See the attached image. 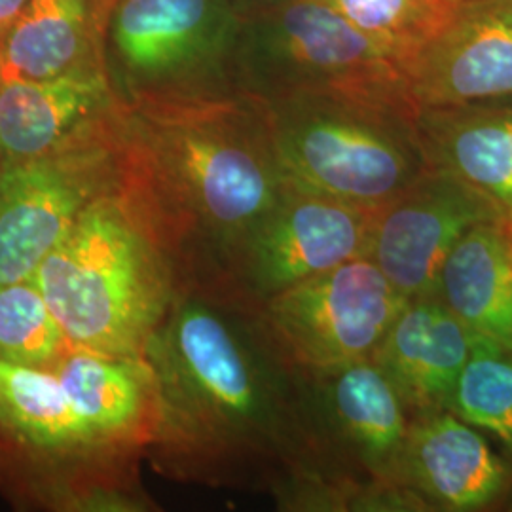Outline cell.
Segmentation results:
<instances>
[{
    "label": "cell",
    "mask_w": 512,
    "mask_h": 512,
    "mask_svg": "<svg viewBox=\"0 0 512 512\" xmlns=\"http://www.w3.org/2000/svg\"><path fill=\"white\" fill-rule=\"evenodd\" d=\"M118 148L133 213H184L239 245L287 186L266 101L236 86L120 99Z\"/></svg>",
    "instance_id": "2"
},
{
    "label": "cell",
    "mask_w": 512,
    "mask_h": 512,
    "mask_svg": "<svg viewBox=\"0 0 512 512\" xmlns=\"http://www.w3.org/2000/svg\"><path fill=\"white\" fill-rule=\"evenodd\" d=\"M437 294L475 336L512 349V258L505 220L471 228L446 256Z\"/></svg>",
    "instance_id": "18"
},
{
    "label": "cell",
    "mask_w": 512,
    "mask_h": 512,
    "mask_svg": "<svg viewBox=\"0 0 512 512\" xmlns=\"http://www.w3.org/2000/svg\"><path fill=\"white\" fill-rule=\"evenodd\" d=\"M71 348L141 359L169 296L160 253L118 186L97 198L31 277Z\"/></svg>",
    "instance_id": "4"
},
{
    "label": "cell",
    "mask_w": 512,
    "mask_h": 512,
    "mask_svg": "<svg viewBox=\"0 0 512 512\" xmlns=\"http://www.w3.org/2000/svg\"><path fill=\"white\" fill-rule=\"evenodd\" d=\"M450 412L492 433L512 458V349L473 334Z\"/></svg>",
    "instance_id": "21"
},
{
    "label": "cell",
    "mask_w": 512,
    "mask_h": 512,
    "mask_svg": "<svg viewBox=\"0 0 512 512\" xmlns=\"http://www.w3.org/2000/svg\"><path fill=\"white\" fill-rule=\"evenodd\" d=\"M416 126L429 167L467 184L512 220V97L423 107Z\"/></svg>",
    "instance_id": "16"
},
{
    "label": "cell",
    "mask_w": 512,
    "mask_h": 512,
    "mask_svg": "<svg viewBox=\"0 0 512 512\" xmlns=\"http://www.w3.org/2000/svg\"><path fill=\"white\" fill-rule=\"evenodd\" d=\"M342 18L406 63L439 35L461 0H325Z\"/></svg>",
    "instance_id": "22"
},
{
    "label": "cell",
    "mask_w": 512,
    "mask_h": 512,
    "mask_svg": "<svg viewBox=\"0 0 512 512\" xmlns=\"http://www.w3.org/2000/svg\"><path fill=\"white\" fill-rule=\"evenodd\" d=\"M105 35L95 0H29L0 38V82L105 67Z\"/></svg>",
    "instance_id": "17"
},
{
    "label": "cell",
    "mask_w": 512,
    "mask_h": 512,
    "mask_svg": "<svg viewBox=\"0 0 512 512\" xmlns=\"http://www.w3.org/2000/svg\"><path fill=\"white\" fill-rule=\"evenodd\" d=\"M118 103L52 154L0 165V287L31 279L86 207L118 186Z\"/></svg>",
    "instance_id": "7"
},
{
    "label": "cell",
    "mask_w": 512,
    "mask_h": 512,
    "mask_svg": "<svg viewBox=\"0 0 512 512\" xmlns=\"http://www.w3.org/2000/svg\"><path fill=\"white\" fill-rule=\"evenodd\" d=\"M120 0H95V4H97V8H99V14H101V18L107 21V25H109L110 14H112V10H114V6L118 4Z\"/></svg>",
    "instance_id": "26"
},
{
    "label": "cell",
    "mask_w": 512,
    "mask_h": 512,
    "mask_svg": "<svg viewBox=\"0 0 512 512\" xmlns=\"http://www.w3.org/2000/svg\"><path fill=\"white\" fill-rule=\"evenodd\" d=\"M27 4L29 0H0V38L16 21Z\"/></svg>",
    "instance_id": "25"
},
{
    "label": "cell",
    "mask_w": 512,
    "mask_h": 512,
    "mask_svg": "<svg viewBox=\"0 0 512 512\" xmlns=\"http://www.w3.org/2000/svg\"><path fill=\"white\" fill-rule=\"evenodd\" d=\"M473 332L439 294L412 298L385 330L372 361L395 387L408 416L450 410Z\"/></svg>",
    "instance_id": "14"
},
{
    "label": "cell",
    "mask_w": 512,
    "mask_h": 512,
    "mask_svg": "<svg viewBox=\"0 0 512 512\" xmlns=\"http://www.w3.org/2000/svg\"><path fill=\"white\" fill-rule=\"evenodd\" d=\"M509 465L476 427L450 410L412 416L403 452V484L431 511H484L511 490Z\"/></svg>",
    "instance_id": "13"
},
{
    "label": "cell",
    "mask_w": 512,
    "mask_h": 512,
    "mask_svg": "<svg viewBox=\"0 0 512 512\" xmlns=\"http://www.w3.org/2000/svg\"><path fill=\"white\" fill-rule=\"evenodd\" d=\"M69 348L31 279L0 287V361L54 368Z\"/></svg>",
    "instance_id": "23"
},
{
    "label": "cell",
    "mask_w": 512,
    "mask_h": 512,
    "mask_svg": "<svg viewBox=\"0 0 512 512\" xmlns=\"http://www.w3.org/2000/svg\"><path fill=\"white\" fill-rule=\"evenodd\" d=\"M264 101L277 162L296 188L374 211L429 169L403 88Z\"/></svg>",
    "instance_id": "3"
},
{
    "label": "cell",
    "mask_w": 512,
    "mask_h": 512,
    "mask_svg": "<svg viewBox=\"0 0 512 512\" xmlns=\"http://www.w3.org/2000/svg\"><path fill=\"white\" fill-rule=\"evenodd\" d=\"M408 300L368 258H353L264 300L260 327L304 376L370 359Z\"/></svg>",
    "instance_id": "8"
},
{
    "label": "cell",
    "mask_w": 512,
    "mask_h": 512,
    "mask_svg": "<svg viewBox=\"0 0 512 512\" xmlns=\"http://www.w3.org/2000/svg\"><path fill=\"white\" fill-rule=\"evenodd\" d=\"M54 370L76 414L97 440L133 435L156 408L152 372L143 357L69 348Z\"/></svg>",
    "instance_id": "19"
},
{
    "label": "cell",
    "mask_w": 512,
    "mask_h": 512,
    "mask_svg": "<svg viewBox=\"0 0 512 512\" xmlns=\"http://www.w3.org/2000/svg\"><path fill=\"white\" fill-rule=\"evenodd\" d=\"M239 23L230 0H120L105 35L118 99L232 84Z\"/></svg>",
    "instance_id": "6"
},
{
    "label": "cell",
    "mask_w": 512,
    "mask_h": 512,
    "mask_svg": "<svg viewBox=\"0 0 512 512\" xmlns=\"http://www.w3.org/2000/svg\"><path fill=\"white\" fill-rule=\"evenodd\" d=\"M232 84L260 99L403 88L404 65L325 0H291L241 19Z\"/></svg>",
    "instance_id": "5"
},
{
    "label": "cell",
    "mask_w": 512,
    "mask_h": 512,
    "mask_svg": "<svg viewBox=\"0 0 512 512\" xmlns=\"http://www.w3.org/2000/svg\"><path fill=\"white\" fill-rule=\"evenodd\" d=\"M374 211L287 183L241 241L245 272L266 300L368 253Z\"/></svg>",
    "instance_id": "10"
},
{
    "label": "cell",
    "mask_w": 512,
    "mask_h": 512,
    "mask_svg": "<svg viewBox=\"0 0 512 512\" xmlns=\"http://www.w3.org/2000/svg\"><path fill=\"white\" fill-rule=\"evenodd\" d=\"M165 440L205 459H275L285 475L330 478L304 376L264 334L253 340L198 298L169 306L143 355Z\"/></svg>",
    "instance_id": "1"
},
{
    "label": "cell",
    "mask_w": 512,
    "mask_h": 512,
    "mask_svg": "<svg viewBox=\"0 0 512 512\" xmlns=\"http://www.w3.org/2000/svg\"><path fill=\"white\" fill-rule=\"evenodd\" d=\"M416 109L512 97V0H461L404 67Z\"/></svg>",
    "instance_id": "12"
},
{
    "label": "cell",
    "mask_w": 512,
    "mask_h": 512,
    "mask_svg": "<svg viewBox=\"0 0 512 512\" xmlns=\"http://www.w3.org/2000/svg\"><path fill=\"white\" fill-rule=\"evenodd\" d=\"M505 236H507V245L512 258V220H505Z\"/></svg>",
    "instance_id": "27"
},
{
    "label": "cell",
    "mask_w": 512,
    "mask_h": 512,
    "mask_svg": "<svg viewBox=\"0 0 512 512\" xmlns=\"http://www.w3.org/2000/svg\"><path fill=\"white\" fill-rule=\"evenodd\" d=\"M287 2H291V0H230L239 19L255 18L258 14L274 10L277 6L287 4Z\"/></svg>",
    "instance_id": "24"
},
{
    "label": "cell",
    "mask_w": 512,
    "mask_h": 512,
    "mask_svg": "<svg viewBox=\"0 0 512 512\" xmlns=\"http://www.w3.org/2000/svg\"><path fill=\"white\" fill-rule=\"evenodd\" d=\"M0 423L38 448L90 444L92 429L69 401L54 368L0 361Z\"/></svg>",
    "instance_id": "20"
},
{
    "label": "cell",
    "mask_w": 512,
    "mask_h": 512,
    "mask_svg": "<svg viewBox=\"0 0 512 512\" xmlns=\"http://www.w3.org/2000/svg\"><path fill=\"white\" fill-rule=\"evenodd\" d=\"M503 215L456 177L429 167L374 209L366 256L406 300L437 294L442 264L471 228Z\"/></svg>",
    "instance_id": "9"
},
{
    "label": "cell",
    "mask_w": 512,
    "mask_h": 512,
    "mask_svg": "<svg viewBox=\"0 0 512 512\" xmlns=\"http://www.w3.org/2000/svg\"><path fill=\"white\" fill-rule=\"evenodd\" d=\"M107 67L0 82V165L52 154L116 107Z\"/></svg>",
    "instance_id": "15"
},
{
    "label": "cell",
    "mask_w": 512,
    "mask_h": 512,
    "mask_svg": "<svg viewBox=\"0 0 512 512\" xmlns=\"http://www.w3.org/2000/svg\"><path fill=\"white\" fill-rule=\"evenodd\" d=\"M313 410L327 459L351 467L357 482L403 484L410 416L399 393L372 359L308 376Z\"/></svg>",
    "instance_id": "11"
}]
</instances>
